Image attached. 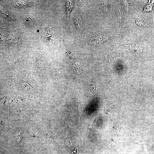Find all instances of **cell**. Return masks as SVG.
I'll use <instances>...</instances> for the list:
<instances>
[{"label": "cell", "instance_id": "1", "mask_svg": "<svg viewBox=\"0 0 154 154\" xmlns=\"http://www.w3.org/2000/svg\"><path fill=\"white\" fill-rule=\"evenodd\" d=\"M130 48L134 53L138 54H141L143 49L142 46L139 44L130 45Z\"/></svg>", "mask_w": 154, "mask_h": 154}, {"label": "cell", "instance_id": "2", "mask_svg": "<svg viewBox=\"0 0 154 154\" xmlns=\"http://www.w3.org/2000/svg\"><path fill=\"white\" fill-rule=\"evenodd\" d=\"M108 38L107 36H101L99 37H95L90 40V44H100Z\"/></svg>", "mask_w": 154, "mask_h": 154}, {"label": "cell", "instance_id": "3", "mask_svg": "<svg viewBox=\"0 0 154 154\" xmlns=\"http://www.w3.org/2000/svg\"><path fill=\"white\" fill-rule=\"evenodd\" d=\"M6 61L10 65H16L18 63V60L16 56L11 55L8 57L6 59Z\"/></svg>", "mask_w": 154, "mask_h": 154}, {"label": "cell", "instance_id": "4", "mask_svg": "<svg viewBox=\"0 0 154 154\" xmlns=\"http://www.w3.org/2000/svg\"><path fill=\"white\" fill-rule=\"evenodd\" d=\"M24 19L27 23L31 24H33L35 22L36 18L31 15H28L25 16Z\"/></svg>", "mask_w": 154, "mask_h": 154}, {"label": "cell", "instance_id": "5", "mask_svg": "<svg viewBox=\"0 0 154 154\" xmlns=\"http://www.w3.org/2000/svg\"><path fill=\"white\" fill-rule=\"evenodd\" d=\"M77 28V29L80 28L82 26V21L80 17L77 16L75 17L74 19Z\"/></svg>", "mask_w": 154, "mask_h": 154}, {"label": "cell", "instance_id": "6", "mask_svg": "<svg viewBox=\"0 0 154 154\" xmlns=\"http://www.w3.org/2000/svg\"><path fill=\"white\" fill-rule=\"evenodd\" d=\"M23 88L25 89V90H30L32 91L33 90V88L28 83H24L22 85Z\"/></svg>", "mask_w": 154, "mask_h": 154}, {"label": "cell", "instance_id": "7", "mask_svg": "<svg viewBox=\"0 0 154 154\" xmlns=\"http://www.w3.org/2000/svg\"><path fill=\"white\" fill-rule=\"evenodd\" d=\"M37 63L39 67H40V69H41V68H42V66L43 65V64L42 62L41 61H40L39 59H37Z\"/></svg>", "mask_w": 154, "mask_h": 154}, {"label": "cell", "instance_id": "8", "mask_svg": "<svg viewBox=\"0 0 154 154\" xmlns=\"http://www.w3.org/2000/svg\"><path fill=\"white\" fill-rule=\"evenodd\" d=\"M78 110H79V111L80 114H81L82 113V110H83V109H82V107L80 106V105H78Z\"/></svg>", "mask_w": 154, "mask_h": 154}]
</instances>
